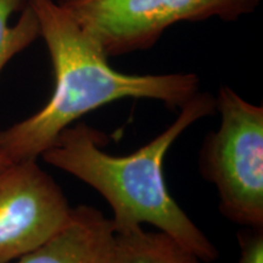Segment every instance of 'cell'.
<instances>
[{"label":"cell","mask_w":263,"mask_h":263,"mask_svg":"<svg viewBox=\"0 0 263 263\" xmlns=\"http://www.w3.org/2000/svg\"><path fill=\"white\" fill-rule=\"evenodd\" d=\"M89 31L107 58L147 50L178 22L236 21L261 0H58Z\"/></svg>","instance_id":"obj_4"},{"label":"cell","mask_w":263,"mask_h":263,"mask_svg":"<svg viewBox=\"0 0 263 263\" xmlns=\"http://www.w3.org/2000/svg\"><path fill=\"white\" fill-rule=\"evenodd\" d=\"M116 263H202L163 232L138 227L116 233Z\"/></svg>","instance_id":"obj_7"},{"label":"cell","mask_w":263,"mask_h":263,"mask_svg":"<svg viewBox=\"0 0 263 263\" xmlns=\"http://www.w3.org/2000/svg\"><path fill=\"white\" fill-rule=\"evenodd\" d=\"M217 130L205 137L199 171L218 195L219 212L242 228L263 227V107L221 87Z\"/></svg>","instance_id":"obj_3"},{"label":"cell","mask_w":263,"mask_h":263,"mask_svg":"<svg viewBox=\"0 0 263 263\" xmlns=\"http://www.w3.org/2000/svg\"><path fill=\"white\" fill-rule=\"evenodd\" d=\"M11 263H116V232L100 210L78 205L60 230Z\"/></svg>","instance_id":"obj_6"},{"label":"cell","mask_w":263,"mask_h":263,"mask_svg":"<svg viewBox=\"0 0 263 263\" xmlns=\"http://www.w3.org/2000/svg\"><path fill=\"white\" fill-rule=\"evenodd\" d=\"M39 22L54 73L48 103L0 130V153L10 162L37 160L62 130L84 115L122 99H150L180 108L200 91L195 73L129 74L108 64L100 43L54 0H27Z\"/></svg>","instance_id":"obj_1"},{"label":"cell","mask_w":263,"mask_h":263,"mask_svg":"<svg viewBox=\"0 0 263 263\" xmlns=\"http://www.w3.org/2000/svg\"><path fill=\"white\" fill-rule=\"evenodd\" d=\"M216 112V98L199 91L180 107L178 117L162 133L127 156L110 155L107 137L84 122L71 124L41 157L50 166L88 184L106 200L115 232L151 224L210 263L219 252L177 203L167 188L164 157L190 126Z\"/></svg>","instance_id":"obj_2"},{"label":"cell","mask_w":263,"mask_h":263,"mask_svg":"<svg viewBox=\"0 0 263 263\" xmlns=\"http://www.w3.org/2000/svg\"><path fill=\"white\" fill-rule=\"evenodd\" d=\"M72 206L37 160L0 171V263H11L60 230Z\"/></svg>","instance_id":"obj_5"},{"label":"cell","mask_w":263,"mask_h":263,"mask_svg":"<svg viewBox=\"0 0 263 263\" xmlns=\"http://www.w3.org/2000/svg\"><path fill=\"white\" fill-rule=\"evenodd\" d=\"M236 239L240 248L238 263H263V227L242 228Z\"/></svg>","instance_id":"obj_9"},{"label":"cell","mask_w":263,"mask_h":263,"mask_svg":"<svg viewBox=\"0 0 263 263\" xmlns=\"http://www.w3.org/2000/svg\"><path fill=\"white\" fill-rule=\"evenodd\" d=\"M10 163H12V162H10V161H9L8 159H6L5 156L3 155L2 153H0V171L6 168V167H8Z\"/></svg>","instance_id":"obj_10"},{"label":"cell","mask_w":263,"mask_h":263,"mask_svg":"<svg viewBox=\"0 0 263 263\" xmlns=\"http://www.w3.org/2000/svg\"><path fill=\"white\" fill-rule=\"evenodd\" d=\"M39 37V22L27 0H0V73Z\"/></svg>","instance_id":"obj_8"}]
</instances>
